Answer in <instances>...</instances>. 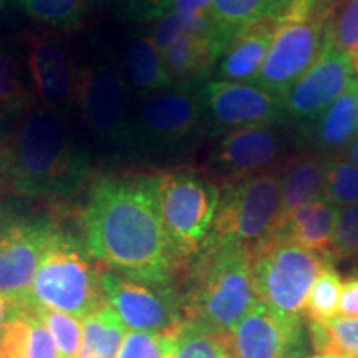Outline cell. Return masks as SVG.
Segmentation results:
<instances>
[{
    "label": "cell",
    "instance_id": "obj_1",
    "mask_svg": "<svg viewBox=\"0 0 358 358\" xmlns=\"http://www.w3.org/2000/svg\"><path fill=\"white\" fill-rule=\"evenodd\" d=\"M80 227L90 256L106 271L156 285H173L181 271L161 217L158 174L96 178Z\"/></svg>",
    "mask_w": 358,
    "mask_h": 358
},
{
    "label": "cell",
    "instance_id": "obj_2",
    "mask_svg": "<svg viewBox=\"0 0 358 358\" xmlns=\"http://www.w3.org/2000/svg\"><path fill=\"white\" fill-rule=\"evenodd\" d=\"M90 174L87 148L64 116L42 106L22 116L10 138L0 143V185L19 196L70 198L87 185Z\"/></svg>",
    "mask_w": 358,
    "mask_h": 358
},
{
    "label": "cell",
    "instance_id": "obj_3",
    "mask_svg": "<svg viewBox=\"0 0 358 358\" xmlns=\"http://www.w3.org/2000/svg\"><path fill=\"white\" fill-rule=\"evenodd\" d=\"M182 320L229 334L256 302L250 274V249L206 241L194 257L181 295Z\"/></svg>",
    "mask_w": 358,
    "mask_h": 358
},
{
    "label": "cell",
    "instance_id": "obj_4",
    "mask_svg": "<svg viewBox=\"0 0 358 358\" xmlns=\"http://www.w3.org/2000/svg\"><path fill=\"white\" fill-rule=\"evenodd\" d=\"M101 271L83 241L57 227L35 272L25 306L52 308L83 319L106 303Z\"/></svg>",
    "mask_w": 358,
    "mask_h": 358
},
{
    "label": "cell",
    "instance_id": "obj_5",
    "mask_svg": "<svg viewBox=\"0 0 358 358\" xmlns=\"http://www.w3.org/2000/svg\"><path fill=\"white\" fill-rule=\"evenodd\" d=\"M335 0H294L277 19L256 85L275 96L302 77L324 48L325 27Z\"/></svg>",
    "mask_w": 358,
    "mask_h": 358
},
{
    "label": "cell",
    "instance_id": "obj_6",
    "mask_svg": "<svg viewBox=\"0 0 358 358\" xmlns=\"http://www.w3.org/2000/svg\"><path fill=\"white\" fill-rule=\"evenodd\" d=\"M330 259L280 234H271L250 249L254 297L272 310L302 317L307 295Z\"/></svg>",
    "mask_w": 358,
    "mask_h": 358
},
{
    "label": "cell",
    "instance_id": "obj_7",
    "mask_svg": "<svg viewBox=\"0 0 358 358\" xmlns=\"http://www.w3.org/2000/svg\"><path fill=\"white\" fill-rule=\"evenodd\" d=\"M161 217L179 266L199 254L211 234L221 186L194 169L158 174Z\"/></svg>",
    "mask_w": 358,
    "mask_h": 358
},
{
    "label": "cell",
    "instance_id": "obj_8",
    "mask_svg": "<svg viewBox=\"0 0 358 358\" xmlns=\"http://www.w3.org/2000/svg\"><path fill=\"white\" fill-rule=\"evenodd\" d=\"M204 127L198 90L191 85L141 96L131 113L127 155L161 156L185 148Z\"/></svg>",
    "mask_w": 358,
    "mask_h": 358
},
{
    "label": "cell",
    "instance_id": "obj_9",
    "mask_svg": "<svg viewBox=\"0 0 358 358\" xmlns=\"http://www.w3.org/2000/svg\"><path fill=\"white\" fill-rule=\"evenodd\" d=\"M280 208V174L266 171L226 182L208 241L252 249L274 231Z\"/></svg>",
    "mask_w": 358,
    "mask_h": 358
},
{
    "label": "cell",
    "instance_id": "obj_10",
    "mask_svg": "<svg viewBox=\"0 0 358 358\" xmlns=\"http://www.w3.org/2000/svg\"><path fill=\"white\" fill-rule=\"evenodd\" d=\"M77 111L96 141L116 153H127L131 124L129 90L120 66L106 57L80 66Z\"/></svg>",
    "mask_w": 358,
    "mask_h": 358
},
{
    "label": "cell",
    "instance_id": "obj_11",
    "mask_svg": "<svg viewBox=\"0 0 358 358\" xmlns=\"http://www.w3.org/2000/svg\"><path fill=\"white\" fill-rule=\"evenodd\" d=\"M57 227L48 216H0V292L25 306Z\"/></svg>",
    "mask_w": 358,
    "mask_h": 358
},
{
    "label": "cell",
    "instance_id": "obj_12",
    "mask_svg": "<svg viewBox=\"0 0 358 358\" xmlns=\"http://www.w3.org/2000/svg\"><path fill=\"white\" fill-rule=\"evenodd\" d=\"M101 287L128 330L166 332L182 322L181 297L173 285L150 284L103 268Z\"/></svg>",
    "mask_w": 358,
    "mask_h": 358
},
{
    "label": "cell",
    "instance_id": "obj_13",
    "mask_svg": "<svg viewBox=\"0 0 358 358\" xmlns=\"http://www.w3.org/2000/svg\"><path fill=\"white\" fill-rule=\"evenodd\" d=\"M27 70L42 108L64 118L77 111L80 66L64 38L52 34L27 38Z\"/></svg>",
    "mask_w": 358,
    "mask_h": 358
},
{
    "label": "cell",
    "instance_id": "obj_14",
    "mask_svg": "<svg viewBox=\"0 0 358 358\" xmlns=\"http://www.w3.org/2000/svg\"><path fill=\"white\" fill-rule=\"evenodd\" d=\"M204 127L217 131L266 127L284 115L282 98L252 83L216 80L199 92Z\"/></svg>",
    "mask_w": 358,
    "mask_h": 358
},
{
    "label": "cell",
    "instance_id": "obj_15",
    "mask_svg": "<svg viewBox=\"0 0 358 358\" xmlns=\"http://www.w3.org/2000/svg\"><path fill=\"white\" fill-rule=\"evenodd\" d=\"M227 342L232 358H285L301 350L302 317L284 315L256 301L227 334Z\"/></svg>",
    "mask_w": 358,
    "mask_h": 358
},
{
    "label": "cell",
    "instance_id": "obj_16",
    "mask_svg": "<svg viewBox=\"0 0 358 358\" xmlns=\"http://www.w3.org/2000/svg\"><path fill=\"white\" fill-rule=\"evenodd\" d=\"M353 80L352 58L324 45L319 58L282 96L284 113L294 120H315Z\"/></svg>",
    "mask_w": 358,
    "mask_h": 358
},
{
    "label": "cell",
    "instance_id": "obj_17",
    "mask_svg": "<svg viewBox=\"0 0 358 358\" xmlns=\"http://www.w3.org/2000/svg\"><path fill=\"white\" fill-rule=\"evenodd\" d=\"M280 146L279 134L268 124L232 129L219 141L213 163L226 185L268 171L279 159Z\"/></svg>",
    "mask_w": 358,
    "mask_h": 358
},
{
    "label": "cell",
    "instance_id": "obj_18",
    "mask_svg": "<svg viewBox=\"0 0 358 358\" xmlns=\"http://www.w3.org/2000/svg\"><path fill=\"white\" fill-rule=\"evenodd\" d=\"M277 19L254 22L239 30L219 58L217 77L227 82L250 83L257 78L264 64Z\"/></svg>",
    "mask_w": 358,
    "mask_h": 358
},
{
    "label": "cell",
    "instance_id": "obj_19",
    "mask_svg": "<svg viewBox=\"0 0 358 358\" xmlns=\"http://www.w3.org/2000/svg\"><path fill=\"white\" fill-rule=\"evenodd\" d=\"M338 209L325 201L315 199L294 209L277 224L272 234H280L302 248L322 254L332 261Z\"/></svg>",
    "mask_w": 358,
    "mask_h": 358
},
{
    "label": "cell",
    "instance_id": "obj_20",
    "mask_svg": "<svg viewBox=\"0 0 358 358\" xmlns=\"http://www.w3.org/2000/svg\"><path fill=\"white\" fill-rule=\"evenodd\" d=\"M227 45L221 37L179 34L161 50V57L174 85H192L219 62Z\"/></svg>",
    "mask_w": 358,
    "mask_h": 358
},
{
    "label": "cell",
    "instance_id": "obj_21",
    "mask_svg": "<svg viewBox=\"0 0 358 358\" xmlns=\"http://www.w3.org/2000/svg\"><path fill=\"white\" fill-rule=\"evenodd\" d=\"M325 166L324 156L312 153L292 156L280 164V208L277 224L294 209L324 198Z\"/></svg>",
    "mask_w": 358,
    "mask_h": 358
},
{
    "label": "cell",
    "instance_id": "obj_22",
    "mask_svg": "<svg viewBox=\"0 0 358 358\" xmlns=\"http://www.w3.org/2000/svg\"><path fill=\"white\" fill-rule=\"evenodd\" d=\"M120 70L129 92L141 96L174 87L151 37H136L127 45Z\"/></svg>",
    "mask_w": 358,
    "mask_h": 358
},
{
    "label": "cell",
    "instance_id": "obj_23",
    "mask_svg": "<svg viewBox=\"0 0 358 358\" xmlns=\"http://www.w3.org/2000/svg\"><path fill=\"white\" fill-rule=\"evenodd\" d=\"M0 358H60V355L47 327L29 306H20L3 329Z\"/></svg>",
    "mask_w": 358,
    "mask_h": 358
},
{
    "label": "cell",
    "instance_id": "obj_24",
    "mask_svg": "<svg viewBox=\"0 0 358 358\" xmlns=\"http://www.w3.org/2000/svg\"><path fill=\"white\" fill-rule=\"evenodd\" d=\"M315 143L322 150H342L358 136V78L355 77L343 93L315 118Z\"/></svg>",
    "mask_w": 358,
    "mask_h": 358
},
{
    "label": "cell",
    "instance_id": "obj_25",
    "mask_svg": "<svg viewBox=\"0 0 358 358\" xmlns=\"http://www.w3.org/2000/svg\"><path fill=\"white\" fill-rule=\"evenodd\" d=\"M128 329L108 302L82 319V343L77 358H116Z\"/></svg>",
    "mask_w": 358,
    "mask_h": 358
},
{
    "label": "cell",
    "instance_id": "obj_26",
    "mask_svg": "<svg viewBox=\"0 0 358 358\" xmlns=\"http://www.w3.org/2000/svg\"><path fill=\"white\" fill-rule=\"evenodd\" d=\"M294 0H211V13L219 29L231 40L254 22L274 20Z\"/></svg>",
    "mask_w": 358,
    "mask_h": 358
},
{
    "label": "cell",
    "instance_id": "obj_27",
    "mask_svg": "<svg viewBox=\"0 0 358 358\" xmlns=\"http://www.w3.org/2000/svg\"><path fill=\"white\" fill-rule=\"evenodd\" d=\"M308 337L317 355L358 358V319L338 315L327 322H308Z\"/></svg>",
    "mask_w": 358,
    "mask_h": 358
},
{
    "label": "cell",
    "instance_id": "obj_28",
    "mask_svg": "<svg viewBox=\"0 0 358 358\" xmlns=\"http://www.w3.org/2000/svg\"><path fill=\"white\" fill-rule=\"evenodd\" d=\"M34 96L25 82L15 52L0 40V115L25 116L34 108Z\"/></svg>",
    "mask_w": 358,
    "mask_h": 358
},
{
    "label": "cell",
    "instance_id": "obj_29",
    "mask_svg": "<svg viewBox=\"0 0 358 358\" xmlns=\"http://www.w3.org/2000/svg\"><path fill=\"white\" fill-rule=\"evenodd\" d=\"M169 358H232L227 334L216 332L196 322L182 320L176 330Z\"/></svg>",
    "mask_w": 358,
    "mask_h": 358
},
{
    "label": "cell",
    "instance_id": "obj_30",
    "mask_svg": "<svg viewBox=\"0 0 358 358\" xmlns=\"http://www.w3.org/2000/svg\"><path fill=\"white\" fill-rule=\"evenodd\" d=\"M96 0H19L30 19L53 30H73L83 24Z\"/></svg>",
    "mask_w": 358,
    "mask_h": 358
},
{
    "label": "cell",
    "instance_id": "obj_31",
    "mask_svg": "<svg viewBox=\"0 0 358 358\" xmlns=\"http://www.w3.org/2000/svg\"><path fill=\"white\" fill-rule=\"evenodd\" d=\"M342 275L330 264L322 268L313 280L307 295L303 313L308 322H327L338 317L340 294H342Z\"/></svg>",
    "mask_w": 358,
    "mask_h": 358
},
{
    "label": "cell",
    "instance_id": "obj_32",
    "mask_svg": "<svg viewBox=\"0 0 358 358\" xmlns=\"http://www.w3.org/2000/svg\"><path fill=\"white\" fill-rule=\"evenodd\" d=\"M324 45L350 58L358 55V0H335Z\"/></svg>",
    "mask_w": 358,
    "mask_h": 358
},
{
    "label": "cell",
    "instance_id": "obj_33",
    "mask_svg": "<svg viewBox=\"0 0 358 358\" xmlns=\"http://www.w3.org/2000/svg\"><path fill=\"white\" fill-rule=\"evenodd\" d=\"M324 199L337 209L358 203V168L350 159H327Z\"/></svg>",
    "mask_w": 358,
    "mask_h": 358
},
{
    "label": "cell",
    "instance_id": "obj_34",
    "mask_svg": "<svg viewBox=\"0 0 358 358\" xmlns=\"http://www.w3.org/2000/svg\"><path fill=\"white\" fill-rule=\"evenodd\" d=\"M38 320L47 327L60 358H77L80 343H82V319L70 313L52 310V308L32 307Z\"/></svg>",
    "mask_w": 358,
    "mask_h": 358
},
{
    "label": "cell",
    "instance_id": "obj_35",
    "mask_svg": "<svg viewBox=\"0 0 358 358\" xmlns=\"http://www.w3.org/2000/svg\"><path fill=\"white\" fill-rule=\"evenodd\" d=\"M178 327L173 330H166V332L128 330L116 358H169L174 347Z\"/></svg>",
    "mask_w": 358,
    "mask_h": 358
},
{
    "label": "cell",
    "instance_id": "obj_36",
    "mask_svg": "<svg viewBox=\"0 0 358 358\" xmlns=\"http://www.w3.org/2000/svg\"><path fill=\"white\" fill-rule=\"evenodd\" d=\"M334 259H358V203L338 213Z\"/></svg>",
    "mask_w": 358,
    "mask_h": 358
},
{
    "label": "cell",
    "instance_id": "obj_37",
    "mask_svg": "<svg viewBox=\"0 0 358 358\" xmlns=\"http://www.w3.org/2000/svg\"><path fill=\"white\" fill-rule=\"evenodd\" d=\"M116 7L127 20L151 22L158 20L171 10L174 0H115Z\"/></svg>",
    "mask_w": 358,
    "mask_h": 358
},
{
    "label": "cell",
    "instance_id": "obj_38",
    "mask_svg": "<svg viewBox=\"0 0 358 358\" xmlns=\"http://www.w3.org/2000/svg\"><path fill=\"white\" fill-rule=\"evenodd\" d=\"M338 315L347 317V319H358V275H350L343 282Z\"/></svg>",
    "mask_w": 358,
    "mask_h": 358
},
{
    "label": "cell",
    "instance_id": "obj_39",
    "mask_svg": "<svg viewBox=\"0 0 358 358\" xmlns=\"http://www.w3.org/2000/svg\"><path fill=\"white\" fill-rule=\"evenodd\" d=\"M171 10L187 15H213L211 0H174Z\"/></svg>",
    "mask_w": 358,
    "mask_h": 358
},
{
    "label": "cell",
    "instance_id": "obj_40",
    "mask_svg": "<svg viewBox=\"0 0 358 358\" xmlns=\"http://www.w3.org/2000/svg\"><path fill=\"white\" fill-rule=\"evenodd\" d=\"M20 306H24V303L13 301L12 297L0 292V340H2L3 329H6L7 322L10 320V317L17 312V308Z\"/></svg>",
    "mask_w": 358,
    "mask_h": 358
},
{
    "label": "cell",
    "instance_id": "obj_41",
    "mask_svg": "<svg viewBox=\"0 0 358 358\" xmlns=\"http://www.w3.org/2000/svg\"><path fill=\"white\" fill-rule=\"evenodd\" d=\"M19 8V0H0V29L10 24Z\"/></svg>",
    "mask_w": 358,
    "mask_h": 358
},
{
    "label": "cell",
    "instance_id": "obj_42",
    "mask_svg": "<svg viewBox=\"0 0 358 358\" xmlns=\"http://www.w3.org/2000/svg\"><path fill=\"white\" fill-rule=\"evenodd\" d=\"M285 358H332V357H327V355H317V353H306L302 350H295L287 355Z\"/></svg>",
    "mask_w": 358,
    "mask_h": 358
},
{
    "label": "cell",
    "instance_id": "obj_43",
    "mask_svg": "<svg viewBox=\"0 0 358 358\" xmlns=\"http://www.w3.org/2000/svg\"><path fill=\"white\" fill-rule=\"evenodd\" d=\"M348 159H350L352 163L358 168V138L355 140V143L352 145L350 151H348Z\"/></svg>",
    "mask_w": 358,
    "mask_h": 358
},
{
    "label": "cell",
    "instance_id": "obj_44",
    "mask_svg": "<svg viewBox=\"0 0 358 358\" xmlns=\"http://www.w3.org/2000/svg\"><path fill=\"white\" fill-rule=\"evenodd\" d=\"M352 66H353V75H357L358 78V55L352 58Z\"/></svg>",
    "mask_w": 358,
    "mask_h": 358
},
{
    "label": "cell",
    "instance_id": "obj_45",
    "mask_svg": "<svg viewBox=\"0 0 358 358\" xmlns=\"http://www.w3.org/2000/svg\"><path fill=\"white\" fill-rule=\"evenodd\" d=\"M0 118H2V115H0Z\"/></svg>",
    "mask_w": 358,
    "mask_h": 358
}]
</instances>
